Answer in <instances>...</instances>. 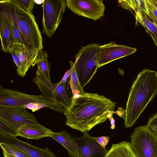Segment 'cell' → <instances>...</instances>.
I'll use <instances>...</instances> for the list:
<instances>
[{
    "label": "cell",
    "mask_w": 157,
    "mask_h": 157,
    "mask_svg": "<svg viewBox=\"0 0 157 157\" xmlns=\"http://www.w3.org/2000/svg\"><path fill=\"white\" fill-rule=\"evenodd\" d=\"M0 107L28 108L33 112L46 107L64 115L67 110L62 105L41 95L27 94L18 90L0 86Z\"/></svg>",
    "instance_id": "cell-3"
},
{
    "label": "cell",
    "mask_w": 157,
    "mask_h": 157,
    "mask_svg": "<svg viewBox=\"0 0 157 157\" xmlns=\"http://www.w3.org/2000/svg\"><path fill=\"white\" fill-rule=\"evenodd\" d=\"M0 143L14 146L30 157H57L48 147H36L16 137L7 135L0 134Z\"/></svg>",
    "instance_id": "cell-12"
},
{
    "label": "cell",
    "mask_w": 157,
    "mask_h": 157,
    "mask_svg": "<svg viewBox=\"0 0 157 157\" xmlns=\"http://www.w3.org/2000/svg\"><path fill=\"white\" fill-rule=\"evenodd\" d=\"M135 17L136 23H140L151 36L157 47V26L148 18L142 16L140 13H136Z\"/></svg>",
    "instance_id": "cell-20"
},
{
    "label": "cell",
    "mask_w": 157,
    "mask_h": 157,
    "mask_svg": "<svg viewBox=\"0 0 157 157\" xmlns=\"http://www.w3.org/2000/svg\"><path fill=\"white\" fill-rule=\"evenodd\" d=\"M136 50V48L118 44L113 41L100 46L98 53V68L116 59L129 56Z\"/></svg>",
    "instance_id": "cell-11"
},
{
    "label": "cell",
    "mask_w": 157,
    "mask_h": 157,
    "mask_svg": "<svg viewBox=\"0 0 157 157\" xmlns=\"http://www.w3.org/2000/svg\"><path fill=\"white\" fill-rule=\"evenodd\" d=\"M21 9L25 11L32 13L35 5L34 0H12Z\"/></svg>",
    "instance_id": "cell-24"
},
{
    "label": "cell",
    "mask_w": 157,
    "mask_h": 157,
    "mask_svg": "<svg viewBox=\"0 0 157 157\" xmlns=\"http://www.w3.org/2000/svg\"><path fill=\"white\" fill-rule=\"evenodd\" d=\"M118 3L122 8L131 12L138 13L143 17L151 19L147 0H118Z\"/></svg>",
    "instance_id": "cell-18"
},
{
    "label": "cell",
    "mask_w": 157,
    "mask_h": 157,
    "mask_svg": "<svg viewBox=\"0 0 157 157\" xmlns=\"http://www.w3.org/2000/svg\"><path fill=\"white\" fill-rule=\"evenodd\" d=\"M12 21L3 4L0 1V37L2 51L8 52L10 45L13 43Z\"/></svg>",
    "instance_id": "cell-15"
},
{
    "label": "cell",
    "mask_w": 157,
    "mask_h": 157,
    "mask_svg": "<svg viewBox=\"0 0 157 157\" xmlns=\"http://www.w3.org/2000/svg\"><path fill=\"white\" fill-rule=\"evenodd\" d=\"M157 94V73L144 69L133 81L126 102L124 117L125 128L132 126L149 103Z\"/></svg>",
    "instance_id": "cell-2"
},
{
    "label": "cell",
    "mask_w": 157,
    "mask_h": 157,
    "mask_svg": "<svg viewBox=\"0 0 157 157\" xmlns=\"http://www.w3.org/2000/svg\"><path fill=\"white\" fill-rule=\"evenodd\" d=\"M88 132H83L80 137L75 138L82 157H104L108 151L93 139Z\"/></svg>",
    "instance_id": "cell-14"
},
{
    "label": "cell",
    "mask_w": 157,
    "mask_h": 157,
    "mask_svg": "<svg viewBox=\"0 0 157 157\" xmlns=\"http://www.w3.org/2000/svg\"><path fill=\"white\" fill-rule=\"evenodd\" d=\"M49 136L65 148L71 157H82L81 153L75 141V138H74L66 131L58 132L52 131L49 133Z\"/></svg>",
    "instance_id": "cell-16"
},
{
    "label": "cell",
    "mask_w": 157,
    "mask_h": 157,
    "mask_svg": "<svg viewBox=\"0 0 157 157\" xmlns=\"http://www.w3.org/2000/svg\"><path fill=\"white\" fill-rule=\"evenodd\" d=\"M12 32L13 43H19L26 46L25 41L21 32L17 26L13 21Z\"/></svg>",
    "instance_id": "cell-25"
},
{
    "label": "cell",
    "mask_w": 157,
    "mask_h": 157,
    "mask_svg": "<svg viewBox=\"0 0 157 157\" xmlns=\"http://www.w3.org/2000/svg\"><path fill=\"white\" fill-rule=\"evenodd\" d=\"M48 57L46 51L40 50L39 51L35 63L37 65V68L40 69L48 80H51L49 74L51 67L48 61Z\"/></svg>",
    "instance_id": "cell-21"
},
{
    "label": "cell",
    "mask_w": 157,
    "mask_h": 157,
    "mask_svg": "<svg viewBox=\"0 0 157 157\" xmlns=\"http://www.w3.org/2000/svg\"><path fill=\"white\" fill-rule=\"evenodd\" d=\"M8 52L11 54L13 61L17 66V68H19L20 67V63L19 58L17 55L13 52V49L10 48H9Z\"/></svg>",
    "instance_id": "cell-30"
},
{
    "label": "cell",
    "mask_w": 157,
    "mask_h": 157,
    "mask_svg": "<svg viewBox=\"0 0 157 157\" xmlns=\"http://www.w3.org/2000/svg\"><path fill=\"white\" fill-rule=\"evenodd\" d=\"M92 138L96 141L103 147H105L109 141V137L103 136L98 137H92Z\"/></svg>",
    "instance_id": "cell-29"
},
{
    "label": "cell",
    "mask_w": 157,
    "mask_h": 157,
    "mask_svg": "<svg viewBox=\"0 0 157 157\" xmlns=\"http://www.w3.org/2000/svg\"><path fill=\"white\" fill-rule=\"evenodd\" d=\"M70 77V75L65 82L60 81L53 83L37 68L36 76L32 81L37 85L42 96L62 105L67 111L72 105L73 98Z\"/></svg>",
    "instance_id": "cell-5"
},
{
    "label": "cell",
    "mask_w": 157,
    "mask_h": 157,
    "mask_svg": "<svg viewBox=\"0 0 157 157\" xmlns=\"http://www.w3.org/2000/svg\"><path fill=\"white\" fill-rule=\"evenodd\" d=\"M151 1L157 8V0H151Z\"/></svg>",
    "instance_id": "cell-35"
},
{
    "label": "cell",
    "mask_w": 157,
    "mask_h": 157,
    "mask_svg": "<svg viewBox=\"0 0 157 157\" xmlns=\"http://www.w3.org/2000/svg\"><path fill=\"white\" fill-rule=\"evenodd\" d=\"M3 155L5 157H16L12 155L7 154L5 152L2 151Z\"/></svg>",
    "instance_id": "cell-33"
},
{
    "label": "cell",
    "mask_w": 157,
    "mask_h": 157,
    "mask_svg": "<svg viewBox=\"0 0 157 157\" xmlns=\"http://www.w3.org/2000/svg\"><path fill=\"white\" fill-rule=\"evenodd\" d=\"M0 134L8 135L16 137L17 132L14 130L0 119Z\"/></svg>",
    "instance_id": "cell-26"
},
{
    "label": "cell",
    "mask_w": 157,
    "mask_h": 157,
    "mask_svg": "<svg viewBox=\"0 0 157 157\" xmlns=\"http://www.w3.org/2000/svg\"><path fill=\"white\" fill-rule=\"evenodd\" d=\"M72 68L71 67L70 69L65 72L60 81L62 82H66L67 78L70 76L72 72Z\"/></svg>",
    "instance_id": "cell-32"
},
{
    "label": "cell",
    "mask_w": 157,
    "mask_h": 157,
    "mask_svg": "<svg viewBox=\"0 0 157 157\" xmlns=\"http://www.w3.org/2000/svg\"><path fill=\"white\" fill-rule=\"evenodd\" d=\"M130 137L136 157H157V139L147 125L136 128Z\"/></svg>",
    "instance_id": "cell-7"
},
{
    "label": "cell",
    "mask_w": 157,
    "mask_h": 157,
    "mask_svg": "<svg viewBox=\"0 0 157 157\" xmlns=\"http://www.w3.org/2000/svg\"><path fill=\"white\" fill-rule=\"evenodd\" d=\"M0 1L21 32L26 46L38 50L43 49L42 36L33 15L21 9L12 0Z\"/></svg>",
    "instance_id": "cell-4"
},
{
    "label": "cell",
    "mask_w": 157,
    "mask_h": 157,
    "mask_svg": "<svg viewBox=\"0 0 157 157\" xmlns=\"http://www.w3.org/2000/svg\"><path fill=\"white\" fill-rule=\"evenodd\" d=\"M0 119L17 132L24 125H41L25 108L0 107Z\"/></svg>",
    "instance_id": "cell-10"
},
{
    "label": "cell",
    "mask_w": 157,
    "mask_h": 157,
    "mask_svg": "<svg viewBox=\"0 0 157 157\" xmlns=\"http://www.w3.org/2000/svg\"><path fill=\"white\" fill-rule=\"evenodd\" d=\"M64 0H44L43 4V33L51 38L59 25L66 7Z\"/></svg>",
    "instance_id": "cell-8"
},
{
    "label": "cell",
    "mask_w": 157,
    "mask_h": 157,
    "mask_svg": "<svg viewBox=\"0 0 157 157\" xmlns=\"http://www.w3.org/2000/svg\"><path fill=\"white\" fill-rule=\"evenodd\" d=\"M44 0H34V1L35 3L38 4H40L43 3Z\"/></svg>",
    "instance_id": "cell-34"
},
{
    "label": "cell",
    "mask_w": 157,
    "mask_h": 157,
    "mask_svg": "<svg viewBox=\"0 0 157 157\" xmlns=\"http://www.w3.org/2000/svg\"><path fill=\"white\" fill-rule=\"evenodd\" d=\"M98 44H90L82 46L75 55V70L80 84L84 87L92 79L98 67Z\"/></svg>",
    "instance_id": "cell-6"
},
{
    "label": "cell",
    "mask_w": 157,
    "mask_h": 157,
    "mask_svg": "<svg viewBox=\"0 0 157 157\" xmlns=\"http://www.w3.org/2000/svg\"><path fill=\"white\" fill-rule=\"evenodd\" d=\"M52 131L42 125H26L22 126L17 132V135L28 139L38 140L40 138L49 137Z\"/></svg>",
    "instance_id": "cell-17"
},
{
    "label": "cell",
    "mask_w": 157,
    "mask_h": 157,
    "mask_svg": "<svg viewBox=\"0 0 157 157\" xmlns=\"http://www.w3.org/2000/svg\"><path fill=\"white\" fill-rule=\"evenodd\" d=\"M66 5L79 16L96 21L104 17L105 7L103 0H67Z\"/></svg>",
    "instance_id": "cell-9"
},
{
    "label": "cell",
    "mask_w": 157,
    "mask_h": 157,
    "mask_svg": "<svg viewBox=\"0 0 157 157\" xmlns=\"http://www.w3.org/2000/svg\"><path fill=\"white\" fill-rule=\"evenodd\" d=\"M151 20L157 26V8L151 0H147Z\"/></svg>",
    "instance_id": "cell-28"
},
{
    "label": "cell",
    "mask_w": 157,
    "mask_h": 157,
    "mask_svg": "<svg viewBox=\"0 0 157 157\" xmlns=\"http://www.w3.org/2000/svg\"><path fill=\"white\" fill-rule=\"evenodd\" d=\"M147 125L157 139V113L149 118Z\"/></svg>",
    "instance_id": "cell-27"
},
{
    "label": "cell",
    "mask_w": 157,
    "mask_h": 157,
    "mask_svg": "<svg viewBox=\"0 0 157 157\" xmlns=\"http://www.w3.org/2000/svg\"><path fill=\"white\" fill-rule=\"evenodd\" d=\"M116 103L98 93L84 92L79 95L64 115L66 124L83 133L105 121Z\"/></svg>",
    "instance_id": "cell-1"
},
{
    "label": "cell",
    "mask_w": 157,
    "mask_h": 157,
    "mask_svg": "<svg viewBox=\"0 0 157 157\" xmlns=\"http://www.w3.org/2000/svg\"><path fill=\"white\" fill-rule=\"evenodd\" d=\"M69 62L71 67L72 69V72L70 75V83L73 92V101L79 95L84 93L85 91L81 87L79 81L75 70L74 63L71 61H70Z\"/></svg>",
    "instance_id": "cell-22"
},
{
    "label": "cell",
    "mask_w": 157,
    "mask_h": 157,
    "mask_svg": "<svg viewBox=\"0 0 157 157\" xmlns=\"http://www.w3.org/2000/svg\"><path fill=\"white\" fill-rule=\"evenodd\" d=\"M1 147L6 153L16 157H30L23 151L12 146L0 143Z\"/></svg>",
    "instance_id": "cell-23"
},
{
    "label": "cell",
    "mask_w": 157,
    "mask_h": 157,
    "mask_svg": "<svg viewBox=\"0 0 157 157\" xmlns=\"http://www.w3.org/2000/svg\"><path fill=\"white\" fill-rule=\"evenodd\" d=\"M104 157H136L130 143L123 141L113 144Z\"/></svg>",
    "instance_id": "cell-19"
},
{
    "label": "cell",
    "mask_w": 157,
    "mask_h": 157,
    "mask_svg": "<svg viewBox=\"0 0 157 157\" xmlns=\"http://www.w3.org/2000/svg\"><path fill=\"white\" fill-rule=\"evenodd\" d=\"M113 111L110 113L108 116V118L110 121L111 125L110 128L112 129H114L115 128V121L113 116Z\"/></svg>",
    "instance_id": "cell-31"
},
{
    "label": "cell",
    "mask_w": 157,
    "mask_h": 157,
    "mask_svg": "<svg viewBox=\"0 0 157 157\" xmlns=\"http://www.w3.org/2000/svg\"><path fill=\"white\" fill-rule=\"evenodd\" d=\"M18 56L20 67L17 68V74L24 77L26 73L30 67L35 65V61L38 50L31 48L19 43H13L10 46Z\"/></svg>",
    "instance_id": "cell-13"
}]
</instances>
